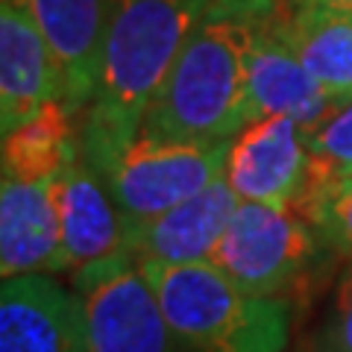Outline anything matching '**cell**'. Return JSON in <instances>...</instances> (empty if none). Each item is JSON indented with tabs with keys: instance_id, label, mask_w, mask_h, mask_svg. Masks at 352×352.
<instances>
[{
	"instance_id": "obj_20",
	"label": "cell",
	"mask_w": 352,
	"mask_h": 352,
	"mask_svg": "<svg viewBox=\"0 0 352 352\" xmlns=\"http://www.w3.org/2000/svg\"><path fill=\"white\" fill-rule=\"evenodd\" d=\"M294 6H332V9H346L352 12V0H288Z\"/></svg>"
},
{
	"instance_id": "obj_19",
	"label": "cell",
	"mask_w": 352,
	"mask_h": 352,
	"mask_svg": "<svg viewBox=\"0 0 352 352\" xmlns=\"http://www.w3.org/2000/svg\"><path fill=\"white\" fill-rule=\"evenodd\" d=\"M320 352H352V258H346L335 282Z\"/></svg>"
},
{
	"instance_id": "obj_16",
	"label": "cell",
	"mask_w": 352,
	"mask_h": 352,
	"mask_svg": "<svg viewBox=\"0 0 352 352\" xmlns=\"http://www.w3.org/2000/svg\"><path fill=\"white\" fill-rule=\"evenodd\" d=\"M76 112L62 100L53 97L36 115H30L24 124L3 135V179H53L59 176L80 153V124Z\"/></svg>"
},
{
	"instance_id": "obj_11",
	"label": "cell",
	"mask_w": 352,
	"mask_h": 352,
	"mask_svg": "<svg viewBox=\"0 0 352 352\" xmlns=\"http://www.w3.org/2000/svg\"><path fill=\"white\" fill-rule=\"evenodd\" d=\"M36 21L62 80V100L76 118L91 103L100 76L109 0H15Z\"/></svg>"
},
{
	"instance_id": "obj_10",
	"label": "cell",
	"mask_w": 352,
	"mask_h": 352,
	"mask_svg": "<svg viewBox=\"0 0 352 352\" xmlns=\"http://www.w3.org/2000/svg\"><path fill=\"white\" fill-rule=\"evenodd\" d=\"M56 197L68 273L132 256L126 220L106 179L82 153H76V159L56 176Z\"/></svg>"
},
{
	"instance_id": "obj_14",
	"label": "cell",
	"mask_w": 352,
	"mask_h": 352,
	"mask_svg": "<svg viewBox=\"0 0 352 352\" xmlns=\"http://www.w3.org/2000/svg\"><path fill=\"white\" fill-rule=\"evenodd\" d=\"M62 97L59 68L36 21L15 0L0 6V129L12 132L30 115Z\"/></svg>"
},
{
	"instance_id": "obj_1",
	"label": "cell",
	"mask_w": 352,
	"mask_h": 352,
	"mask_svg": "<svg viewBox=\"0 0 352 352\" xmlns=\"http://www.w3.org/2000/svg\"><path fill=\"white\" fill-rule=\"evenodd\" d=\"M276 3L279 0H212L138 129L168 141H232L250 124V44Z\"/></svg>"
},
{
	"instance_id": "obj_5",
	"label": "cell",
	"mask_w": 352,
	"mask_h": 352,
	"mask_svg": "<svg viewBox=\"0 0 352 352\" xmlns=\"http://www.w3.org/2000/svg\"><path fill=\"white\" fill-rule=\"evenodd\" d=\"M323 241L294 208L241 200L208 264L250 296H285L320 256Z\"/></svg>"
},
{
	"instance_id": "obj_18",
	"label": "cell",
	"mask_w": 352,
	"mask_h": 352,
	"mask_svg": "<svg viewBox=\"0 0 352 352\" xmlns=\"http://www.w3.org/2000/svg\"><path fill=\"white\" fill-rule=\"evenodd\" d=\"M294 212H300L317 229L323 247L335 250L344 258H352V173L323 188L320 194L296 203Z\"/></svg>"
},
{
	"instance_id": "obj_8",
	"label": "cell",
	"mask_w": 352,
	"mask_h": 352,
	"mask_svg": "<svg viewBox=\"0 0 352 352\" xmlns=\"http://www.w3.org/2000/svg\"><path fill=\"white\" fill-rule=\"evenodd\" d=\"M0 352H91L80 294L53 282L50 273L3 279Z\"/></svg>"
},
{
	"instance_id": "obj_9",
	"label": "cell",
	"mask_w": 352,
	"mask_h": 352,
	"mask_svg": "<svg viewBox=\"0 0 352 352\" xmlns=\"http://www.w3.org/2000/svg\"><path fill=\"white\" fill-rule=\"evenodd\" d=\"M285 0L258 24L247 53V106L250 120L285 115L294 118L302 129L317 126L332 112L335 103L320 82L305 71V65L296 59L276 27Z\"/></svg>"
},
{
	"instance_id": "obj_15",
	"label": "cell",
	"mask_w": 352,
	"mask_h": 352,
	"mask_svg": "<svg viewBox=\"0 0 352 352\" xmlns=\"http://www.w3.org/2000/svg\"><path fill=\"white\" fill-rule=\"evenodd\" d=\"M276 27L332 100L352 97V12L285 0Z\"/></svg>"
},
{
	"instance_id": "obj_6",
	"label": "cell",
	"mask_w": 352,
	"mask_h": 352,
	"mask_svg": "<svg viewBox=\"0 0 352 352\" xmlns=\"http://www.w3.org/2000/svg\"><path fill=\"white\" fill-rule=\"evenodd\" d=\"M85 308L91 352H182L159 296L135 258H115L71 273Z\"/></svg>"
},
{
	"instance_id": "obj_17",
	"label": "cell",
	"mask_w": 352,
	"mask_h": 352,
	"mask_svg": "<svg viewBox=\"0 0 352 352\" xmlns=\"http://www.w3.org/2000/svg\"><path fill=\"white\" fill-rule=\"evenodd\" d=\"M305 144H308V179L296 203L320 194L323 188L352 173V97L338 100L335 109L320 124L305 129Z\"/></svg>"
},
{
	"instance_id": "obj_7",
	"label": "cell",
	"mask_w": 352,
	"mask_h": 352,
	"mask_svg": "<svg viewBox=\"0 0 352 352\" xmlns=\"http://www.w3.org/2000/svg\"><path fill=\"white\" fill-rule=\"evenodd\" d=\"M226 182L241 200L294 208L308 179L305 129L294 118H256L229 141Z\"/></svg>"
},
{
	"instance_id": "obj_12",
	"label": "cell",
	"mask_w": 352,
	"mask_h": 352,
	"mask_svg": "<svg viewBox=\"0 0 352 352\" xmlns=\"http://www.w3.org/2000/svg\"><path fill=\"white\" fill-rule=\"evenodd\" d=\"M0 270L3 279L24 273L68 270L62 217L53 179H3L0 188Z\"/></svg>"
},
{
	"instance_id": "obj_2",
	"label": "cell",
	"mask_w": 352,
	"mask_h": 352,
	"mask_svg": "<svg viewBox=\"0 0 352 352\" xmlns=\"http://www.w3.org/2000/svg\"><path fill=\"white\" fill-rule=\"evenodd\" d=\"M212 0H109L100 76L80 115V153L100 159L135 135L150 100Z\"/></svg>"
},
{
	"instance_id": "obj_3",
	"label": "cell",
	"mask_w": 352,
	"mask_h": 352,
	"mask_svg": "<svg viewBox=\"0 0 352 352\" xmlns=\"http://www.w3.org/2000/svg\"><path fill=\"white\" fill-rule=\"evenodd\" d=\"M141 270L188 349L282 352L288 344L291 302L285 296H250L208 261L144 264Z\"/></svg>"
},
{
	"instance_id": "obj_4",
	"label": "cell",
	"mask_w": 352,
	"mask_h": 352,
	"mask_svg": "<svg viewBox=\"0 0 352 352\" xmlns=\"http://www.w3.org/2000/svg\"><path fill=\"white\" fill-rule=\"evenodd\" d=\"M226 156L229 141H168L138 129L124 147L88 162L106 179L132 232L220 179Z\"/></svg>"
},
{
	"instance_id": "obj_13",
	"label": "cell",
	"mask_w": 352,
	"mask_h": 352,
	"mask_svg": "<svg viewBox=\"0 0 352 352\" xmlns=\"http://www.w3.org/2000/svg\"><path fill=\"white\" fill-rule=\"evenodd\" d=\"M241 197L232 191L226 176L188 200L176 203L159 217L129 232V252L135 264H194L208 261L214 244L232 220Z\"/></svg>"
}]
</instances>
